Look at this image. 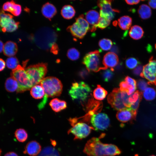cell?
Masks as SVG:
<instances>
[{"label": "cell", "mask_w": 156, "mask_h": 156, "mask_svg": "<svg viewBox=\"0 0 156 156\" xmlns=\"http://www.w3.org/2000/svg\"><path fill=\"white\" fill-rule=\"evenodd\" d=\"M41 11L43 15L50 20L57 13L55 7L49 2L46 3L42 6Z\"/></svg>", "instance_id": "obj_18"}, {"label": "cell", "mask_w": 156, "mask_h": 156, "mask_svg": "<svg viewBox=\"0 0 156 156\" xmlns=\"http://www.w3.org/2000/svg\"><path fill=\"white\" fill-rule=\"evenodd\" d=\"M25 70L34 86L39 84L44 78L47 72V64L38 63L29 66Z\"/></svg>", "instance_id": "obj_5"}, {"label": "cell", "mask_w": 156, "mask_h": 156, "mask_svg": "<svg viewBox=\"0 0 156 156\" xmlns=\"http://www.w3.org/2000/svg\"><path fill=\"white\" fill-rule=\"evenodd\" d=\"M61 13L64 18L70 19L74 16L75 14V11L72 6L70 5H65L63 7Z\"/></svg>", "instance_id": "obj_25"}, {"label": "cell", "mask_w": 156, "mask_h": 156, "mask_svg": "<svg viewBox=\"0 0 156 156\" xmlns=\"http://www.w3.org/2000/svg\"><path fill=\"white\" fill-rule=\"evenodd\" d=\"M93 94L95 99L101 101L105 98L107 94V92L100 85H98L97 87L94 90Z\"/></svg>", "instance_id": "obj_28"}, {"label": "cell", "mask_w": 156, "mask_h": 156, "mask_svg": "<svg viewBox=\"0 0 156 156\" xmlns=\"http://www.w3.org/2000/svg\"><path fill=\"white\" fill-rule=\"evenodd\" d=\"M148 82L143 79L138 80L137 83V86L139 90L141 91H144L147 88Z\"/></svg>", "instance_id": "obj_40"}, {"label": "cell", "mask_w": 156, "mask_h": 156, "mask_svg": "<svg viewBox=\"0 0 156 156\" xmlns=\"http://www.w3.org/2000/svg\"><path fill=\"white\" fill-rule=\"evenodd\" d=\"M112 70L106 69L104 70L102 74V76L104 81L108 82L112 78L114 73Z\"/></svg>", "instance_id": "obj_39"}, {"label": "cell", "mask_w": 156, "mask_h": 156, "mask_svg": "<svg viewBox=\"0 0 156 156\" xmlns=\"http://www.w3.org/2000/svg\"><path fill=\"white\" fill-rule=\"evenodd\" d=\"M2 8L3 10L9 12L16 16L19 15L21 11V6L16 4L13 0L4 3Z\"/></svg>", "instance_id": "obj_17"}, {"label": "cell", "mask_w": 156, "mask_h": 156, "mask_svg": "<svg viewBox=\"0 0 156 156\" xmlns=\"http://www.w3.org/2000/svg\"><path fill=\"white\" fill-rule=\"evenodd\" d=\"M149 6L153 9H156V0H149L148 2Z\"/></svg>", "instance_id": "obj_44"}, {"label": "cell", "mask_w": 156, "mask_h": 156, "mask_svg": "<svg viewBox=\"0 0 156 156\" xmlns=\"http://www.w3.org/2000/svg\"><path fill=\"white\" fill-rule=\"evenodd\" d=\"M52 144L53 145H55L56 144V142L55 141H52Z\"/></svg>", "instance_id": "obj_50"}, {"label": "cell", "mask_w": 156, "mask_h": 156, "mask_svg": "<svg viewBox=\"0 0 156 156\" xmlns=\"http://www.w3.org/2000/svg\"><path fill=\"white\" fill-rule=\"evenodd\" d=\"M18 59L15 57H9L6 60V64L7 67L12 70L15 69L19 65Z\"/></svg>", "instance_id": "obj_34"}, {"label": "cell", "mask_w": 156, "mask_h": 156, "mask_svg": "<svg viewBox=\"0 0 156 156\" xmlns=\"http://www.w3.org/2000/svg\"><path fill=\"white\" fill-rule=\"evenodd\" d=\"M111 51V52L116 54L118 53V47L116 46H114L112 49Z\"/></svg>", "instance_id": "obj_48"}, {"label": "cell", "mask_w": 156, "mask_h": 156, "mask_svg": "<svg viewBox=\"0 0 156 156\" xmlns=\"http://www.w3.org/2000/svg\"><path fill=\"white\" fill-rule=\"evenodd\" d=\"M110 21L104 17L100 16L98 23L94 26H92L90 30L91 31H94L96 30L97 28L103 29L109 25Z\"/></svg>", "instance_id": "obj_30"}, {"label": "cell", "mask_w": 156, "mask_h": 156, "mask_svg": "<svg viewBox=\"0 0 156 156\" xmlns=\"http://www.w3.org/2000/svg\"><path fill=\"white\" fill-rule=\"evenodd\" d=\"M129 34L130 36L132 38L138 40L141 39L143 36L144 31L140 26L135 25L131 27Z\"/></svg>", "instance_id": "obj_22"}, {"label": "cell", "mask_w": 156, "mask_h": 156, "mask_svg": "<svg viewBox=\"0 0 156 156\" xmlns=\"http://www.w3.org/2000/svg\"><path fill=\"white\" fill-rule=\"evenodd\" d=\"M142 97V93L138 91H137L130 95L129 100L130 106L131 104L136 102L139 99H141Z\"/></svg>", "instance_id": "obj_38"}, {"label": "cell", "mask_w": 156, "mask_h": 156, "mask_svg": "<svg viewBox=\"0 0 156 156\" xmlns=\"http://www.w3.org/2000/svg\"><path fill=\"white\" fill-rule=\"evenodd\" d=\"M76 22L83 28L88 31L90 30L89 23L86 19L84 18V15L81 14L76 18Z\"/></svg>", "instance_id": "obj_36"}, {"label": "cell", "mask_w": 156, "mask_h": 156, "mask_svg": "<svg viewBox=\"0 0 156 156\" xmlns=\"http://www.w3.org/2000/svg\"><path fill=\"white\" fill-rule=\"evenodd\" d=\"M112 41L107 38H103L100 40L99 42L100 47L103 50L107 51L110 49L112 45Z\"/></svg>", "instance_id": "obj_33"}, {"label": "cell", "mask_w": 156, "mask_h": 156, "mask_svg": "<svg viewBox=\"0 0 156 156\" xmlns=\"http://www.w3.org/2000/svg\"><path fill=\"white\" fill-rule=\"evenodd\" d=\"M137 112L129 108L118 111L116 114L118 120L122 122H126L134 119L136 117Z\"/></svg>", "instance_id": "obj_14"}, {"label": "cell", "mask_w": 156, "mask_h": 156, "mask_svg": "<svg viewBox=\"0 0 156 156\" xmlns=\"http://www.w3.org/2000/svg\"><path fill=\"white\" fill-rule=\"evenodd\" d=\"M129 95L118 88H114L107 97L108 103L116 110H122L130 107Z\"/></svg>", "instance_id": "obj_4"}, {"label": "cell", "mask_w": 156, "mask_h": 156, "mask_svg": "<svg viewBox=\"0 0 156 156\" xmlns=\"http://www.w3.org/2000/svg\"><path fill=\"white\" fill-rule=\"evenodd\" d=\"M139 63V61L136 58L133 57L129 58L125 61L126 66L130 69L135 68Z\"/></svg>", "instance_id": "obj_37"}, {"label": "cell", "mask_w": 156, "mask_h": 156, "mask_svg": "<svg viewBox=\"0 0 156 156\" xmlns=\"http://www.w3.org/2000/svg\"><path fill=\"white\" fill-rule=\"evenodd\" d=\"M30 93L32 96L36 99H40L44 98L45 92L42 86L36 85L33 86L30 89Z\"/></svg>", "instance_id": "obj_23"}, {"label": "cell", "mask_w": 156, "mask_h": 156, "mask_svg": "<svg viewBox=\"0 0 156 156\" xmlns=\"http://www.w3.org/2000/svg\"><path fill=\"white\" fill-rule=\"evenodd\" d=\"M67 55L70 60L75 61L77 60L79 58L80 54L77 49L74 48H72L68 51Z\"/></svg>", "instance_id": "obj_35"}, {"label": "cell", "mask_w": 156, "mask_h": 156, "mask_svg": "<svg viewBox=\"0 0 156 156\" xmlns=\"http://www.w3.org/2000/svg\"><path fill=\"white\" fill-rule=\"evenodd\" d=\"M112 1L107 0H99L97 4L100 9V16L104 17L111 21L114 17L115 13L119 12L117 9L112 8Z\"/></svg>", "instance_id": "obj_12"}, {"label": "cell", "mask_w": 156, "mask_h": 156, "mask_svg": "<svg viewBox=\"0 0 156 156\" xmlns=\"http://www.w3.org/2000/svg\"><path fill=\"white\" fill-rule=\"evenodd\" d=\"M0 70L3 71L5 67V63L4 60L1 58L0 59Z\"/></svg>", "instance_id": "obj_46"}, {"label": "cell", "mask_w": 156, "mask_h": 156, "mask_svg": "<svg viewBox=\"0 0 156 156\" xmlns=\"http://www.w3.org/2000/svg\"><path fill=\"white\" fill-rule=\"evenodd\" d=\"M100 53L99 51L95 50L88 53L84 57L82 63L90 72H96L107 69L102 65Z\"/></svg>", "instance_id": "obj_7"}, {"label": "cell", "mask_w": 156, "mask_h": 156, "mask_svg": "<svg viewBox=\"0 0 156 156\" xmlns=\"http://www.w3.org/2000/svg\"><path fill=\"white\" fill-rule=\"evenodd\" d=\"M132 23V18L128 16H124L120 18L118 20V24L122 30L129 29Z\"/></svg>", "instance_id": "obj_26"}, {"label": "cell", "mask_w": 156, "mask_h": 156, "mask_svg": "<svg viewBox=\"0 0 156 156\" xmlns=\"http://www.w3.org/2000/svg\"><path fill=\"white\" fill-rule=\"evenodd\" d=\"M118 62V58L116 54L111 52H108L104 55L102 64L106 69L110 68L113 71L114 68L117 65Z\"/></svg>", "instance_id": "obj_13"}, {"label": "cell", "mask_w": 156, "mask_h": 156, "mask_svg": "<svg viewBox=\"0 0 156 156\" xmlns=\"http://www.w3.org/2000/svg\"><path fill=\"white\" fill-rule=\"evenodd\" d=\"M83 152L88 156H114L120 155L121 152L115 145L103 143L99 138L96 137L87 141Z\"/></svg>", "instance_id": "obj_1"}, {"label": "cell", "mask_w": 156, "mask_h": 156, "mask_svg": "<svg viewBox=\"0 0 156 156\" xmlns=\"http://www.w3.org/2000/svg\"><path fill=\"white\" fill-rule=\"evenodd\" d=\"M125 81L130 86L136 88V81L132 78L129 76H127L125 79Z\"/></svg>", "instance_id": "obj_42"}, {"label": "cell", "mask_w": 156, "mask_h": 156, "mask_svg": "<svg viewBox=\"0 0 156 156\" xmlns=\"http://www.w3.org/2000/svg\"><path fill=\"white\" fill-rule=\"evenodd\" d=\"M156 156L154 155H151V156Z\"/></svg>", "instance_id": "obj_51"}, {"label": "cell", "mask_w": 156, "mask_h": 156, "mask_svg": "<svg viewBox=\"0 0 156 156\" xmlns=\"http://www.w3.org/2000/svg\"><path fill=\"white\" fill-rule=\"evenodd\" d=\"M143 67L141 65L137 66L133 70V74L136 76H140L143 70Z\"/></svg>", "instance_id": "obj_43"}, {"label": "cell", "mask_w": 156, "mask_h": 156, "mask_svg": "<svg viewBox=\"0 0 156 156\" xmlns=\"http://www.w3.org/2000/svg\"><path fill=\"white\" fill-rule=\"evenodd\" d=\"M0 52H1L3 51L4 44L1 40H0Z\"/></svg>", "instance_id": "obj_49"}, {"label": "cell", "mask_w": 156, "mask_h": 156, "mask_svg": "<svg viewBox=\"0 0 156 156\" xmlns=\"http://www.w3.org/2000/svg\"><path fill=\"white\" fill-rule=\"evenodd\" d=\"M49 105L55 112H59L66 109L67 107L66 102L63 100H61L58 98H55L51 100Z\"/></svg>", "instance_id": "obj_20"}, {"label": "cell", "mask_w": 156, "mask_h": 156, "mask_svg": "<svg viewBox=\"0 0 156 156\" xmlns=\"http://www.w3.org/2000/svg\"><path fill=\"white\" fill-rule=\"evenodd\" d=\"M11 15L5 13L3 10L0 13V25L3 32H12L18 28L19 23L16 22Z\"/></svg>", "instance_id": "obj_11"}, {"label": "cell", "mask_w": 156, "mask_h": 156, "mask_svg": "<svg viewBox=\"0 0 156 156\" xmlns=\"http://www.w3.org/2000/svg\"><path fill=\"white\" fill-rule=\"evenodd\" d=\"M69 121L72 126L68 131V134L72 133L75 136L74 139H81L86 137L92 130L94 129L85 122H77L70 118Z\"/></svg>", "instance_id": "obj_8"}, {"label": "cell", "mask_w": 156, "mask_h": 156, "mask_svg": "<svg viewBox=\"0 0 156 156\" xmlns=\"http://www.w3.org/2000/svg\"><path fill=\"white\" fill-rule=\"evenodd\" d=\"M4 156H18L15 153L10 152L6 153Z\"/></svg>", "instance_id": "obj_47"}, {"label": "cell", "mask_w": 156, "mask_h": 156, "mask_svg": "<svg viewBox=\"0 0 156 156\" xmlns=\"http://www.w3.org/2000/svg\"><path fill=\"white\" fill-rule=\"evenodd\" d=\"M67 30L70 32L73 36L80 39L83 38L88 31L76 22L69 26L67 28Z\"/></svg>", "instance_id": "obj_16"}, {"label": "cell", "mask_w": 156, "mask_h": 156, "mask_svg": "<svg viewBox=\"0 0 156 156\" xmlns=\"http://www.w3.org/2000/svg\"><path fill=\"white\" fill-rule=\"evenodd\" d=\"M5 87L8 92H12L17 91L18 88V84L16 81L13 77H11L6 80Z\"/></svg>", "instance_id": "obj_24"}, {"label": "cell", "mask_w": 156, "mask_h": 156, "mask_svg": "<svg viewBox=\"0 0 156 156\" xmlns=\"http://www.w3.org/2000/svg\"><path fill=\"white\" fill-rule=\"evenodd\" d=\"M90 122L94 130L104 131L110 125L109 119L104 113H96L91 116Z\"/></svg>", "instance_id": "obj_9"}, {"label": "cell", "mask_w": 156, "mask_h": 156, "mask_svg": "<svg viewBox=\"0 0 156 156\" xmlns=\"http://www.w3.org/2000/svg\"><path fill=\"white\" fill-rule=\"evenodd\" d=\"M91 91V88L87 84L81 81L73 83L68 93L73 100L83 101L86 99Z\"/></svg>", "instance_id": "obj_6"}, {"label": "cell", "mask_w": 156, "mask_h": 156, "mask_svg": "<svg viewBox=\"0 0 156 156\" xmlns=\"http://www.w3.org/2000/svg\"><path fill=\"white\" fill-rule=\"evenodd\" d=\"M38 156H60V154L55 148L47 146L42 150Z\"/></svg>", "instance_id": "obj_29"}, {"label": "cell", "mask_w": 156, "mask_h": 156, "mask_svg": "<svg viewBox=\"0 0 156 156\" xmlns=\"http://www.w3.org/2000/svg\"><path fill=\"white\" fill-rule=\"evenodd\" d=\"M18 51L17 44L12 41H8L4 44L3 49L4 54L7 56L10 57L14 55Z\"/></svg>", "instance_id": "obj_19"}, {"label": "cell", "mask_w": 156, "mask_h": 156, "mask_svg": "<svg viewBox=\"0 0 156 156\" xmlns=\"http://www.w3.org/2000/svg\"><path fill=\"white\" fill-rule=\"evenodd\" d=\"M140 76L146 79L148 84L156 86V61L152 57L150 58L148 63L143 67Z\"/></svg>", "instance_id": "obj_10"}, {"label": "cell", "mask_w": 156, "mask_h": 156, "mask_svg": "<svg viewBox=\"0 0 156 156\" xmlns=\"http://www.w3.org/2000/svg\"><path fill=\"white\" fill-rule=\"evenodd\" d=\"M126 2L129 5H133L134 4H137L140 1L138 0H125Z\"/></svg>", "instance_id": "obj_45"}, {"label": "cell", "mask_w": 156, "mask_h": 156, "mask_svg": "<svg viewBox=\"0 0 156 156\" xmlns=\"http://www.w3.org/2000/svg\"><path fill=\"white\" fill-rule=\"evenodd\" d=\"M143 95L146 100L151 101L155 98L156 95V92L153 88L148 87L144 91Z\"/></svg>", "instance_id": "obj_32"}, {"label": "cell", "mask_w": 156, "mask_h": 156, "mask_svg": "<svg viewBox=\"0 0 156 156\" xmlns=\"http://www.w3.org/2000/svg\"><path fill=\"white\" fill-rule=\"evenodd\" d=\"M89 72L87 68H83L79 71V75L81 79H85L88 77Z\"/></svg>", "instance_id": "obj_41"}, {"label": "cell", "mask_w": 156, "mask_h": 156, "mask_svg": "<svg viewBox=\"0 0 156 156\" xmlns=\"http://www.w3.org/2000/svg\"><path fill=\"white\" fill-rule=\"evenodd\" d=\"M41 146L36 141L29 142L26 145L23 153L31 156H36L41 152Z\"/></svg>", "instance_id": "obj_15"}, {"label": "cell", "mask_w": 156, "mask_h": 156, "mask_svg": "<svg viewBox=\"0 0 156 156\" xmlns=\"http://www.w3.org/2000/svg\"><path fill=\"white\" fill-rule=\"evenodd\" d=\"M28 60L23 62V66L20 65L12 70L11 77H13L17 82L18 88L16 91L18 93L23 92L31 89L33 84L25 70V66Z\"/></svg>", "instance_id": "obj_3"}, {"label": "cell", "mask_w": 156, "mask_h": 156, "mask_svg": "<svg viewBox=\"0 0 156 156\" xmlns=\"http://www.w3.org/2000/svg\"><path fill=\"white\" fill-rule=\"evenodd\" d=\"M100 16L99 12L94 10L89 11L86 14V19L92 26H95L98 23Z\"/></svg>", "instance_id": "obj_21"}, {"label": "cell", "mask_w": 156, "mask_h": 156, "mask_svg": "<svg viewBox=\"0 0 156 156\" xmlns=\"http://www.w3.org/2000/svg\"><path fill=\"white\" fill-rule=\"evenodd\" d=\"M40 84L43 88L45 95L42 102L38 105L39 109L42 108L46 103L47 98L59 96L62 91L63 85L57 78L49 76L44 78Z\"/></svg>", "instance_id": "obj_2"}, {"label": "cell", "mask_w": 156, "mask_h": 156, "mask_svg": "<svg viewBox=\"0 0 156 156\" xmlns=\"http://www.w3.org/2000/svg\"><path fill=\"white\" fill-rule=\"evenodd\" d=\"M14 135L19 142H22L25 141L28 137L27 131L24 129L22 128L16 129L14 133Z\"/></svg>", "instance_id": "obj_31"}, {"label": "cell", "mask_w": 156, "mask_h": 156, "mask_svg": "<svg viewBox=\"0 0 156 156\" xmlns=\"http://www.w3.org/2000/svg\"><path fill=\"white\" fill-rule=\"evenodd\" d=\"M138 12L139 16L142 19L149 18L151 15V10L147 5L143 4L140 5L138 9Z\"/></svg>", "instance_id": "obj_27"}]
</instances>
